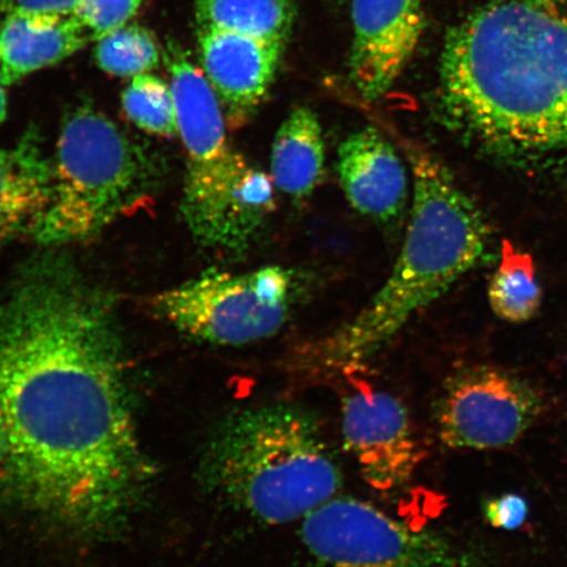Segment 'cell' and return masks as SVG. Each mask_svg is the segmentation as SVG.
Wrapping results in <instances>:
<instances>
[{"instance_id": "cell-21", "label": "cell", "mask_w": 567, "mask_h": 567, "mask_svg": "<svg viewBox=\"0 0 567 567\" xmlns=\"http://www.w3.org/2000/svg\"><path fill=\"white\" fill-rule=\"evenodd\" d=\"M142 0H82L73 18L87 32L90 40L120 30L136 16Z\"/></svg>"}, {"instance_id": "cell-8", "label": "cell", "mask_w": 567, "mask_h": 567, "mask_svg": "<svg viewBox=\"0 0 567 567\" xmlns=\"http://www.w3.org/2000/svg\"><path fill=\"white\" fill-rule=\"evenodd\" d=\"M310 555L330 567H492L435 530L414 528L370 503L336 496L302 519Z\"/></svg>"}, {"instance_id": "cell-17", "label": "cell", "mask_w": 567, "mask_h": 567, "mask_svg": "<svg viewBox=\"0 0 567 567\" xmlns=\"http://www.w3.org/2000/svg\"><path fill=\"white\" fill-rule=\"evenodd\" d=\"M293 0H197L198 30L246 35L287 47L295 25Z\"/></svg>"}, {"instance_id": "cell-7", "label": "cell", "mask_w": 567, "mask_h": 567, "mask_svg": "<svg viewBox=\"0 0 567 567\" xmlns=\"http://www.w3.org/2000/svg\"><path fill=\"white\" fill-rule=\"evenodd\" d=\"M293 295V272L281 266L239 275L209 269L155 296L152 305L183 334L215 346H244L278 334Z\"/></svg>"}, {"instance_id": "cell-12", "label": "cell", "mask_w": 567, "mask_h": 567, "mask_svg": "<svg viewBox=\"0 0 567 567\" xmlns=\"http://www.w3.org/2000/svg\"><path fill=\"white\" fill-rule=\"evenodd\" d=\"M198 45L226 123L243 126L271 89L286 47L217 30H198Z\"/></svg>"}, {"instance_id": "cell-1", "label": "cell", "mask_w": 567, "mask_h": 567, "mask_svg": "<svg viewBox=\"0 0 567 567\" xmlns=\"http://www.w3.org/2000/svg\"><path fill=\"white\" fill-rule=\"evenodd\" d=\"M115 299L63 255L0 295V492L71 534L123 529L147 491Z\"/></svg>"}, {"instance_id": "cell-10", "label": "cell", "mask_w": 567, "mask_h": 567, "mask_svg": "<svg viewBox=\"0 0 567 567\" xmlns=\"http://www.w3.org/2000/svg\"><path fill=\"white\" fill-rule=\"evenodd\" d=\"M342 434L361 476L375 491L405 486L421 464L422 451L409 411L392 394L360 390L347 396Z\"/></svg>"}, {"instance_id": "cell-11", "label": "cell", "mask_w": 567, "mask_h": 567, "mask_svg": "<svg viewBox=\"0 0 567 567\" xmlns=\"http://www.w3.org/2000/svg\"><path fill=\"white\" fill-rule=\"evenodd\" d=\"M424 0H353L351 82L367 101L393 87L424 30Z\"/></svg>"}, {"instance_id": "cell-24", "label": "cell", "mask_w": 567, "mask_h": 567, "mask_svg": "<svg viewBox=\"0 0 567 567\" xmlns=\"http://www.w3.org/2000/svg\"><path fill=\"white\" fill-rule=\"evenodd\" d=\"M7 455H9V435H7L3 416L0 413V466L3 465Z\"/></svg>"}, {"instance_id": "cell-15", "label": "cell", "mask_w": 567, "mask_h": 567, "mask_svg": "<svg viewBox=\"0 0 567 567\" xmlns=\"http://www.w3.org/2000/svg\"><path fill=\"white\" fill-rule=\"evenodd\" d=\"M89 41L73 17L6 13L0 19V81L11 86L34 71L69 59Z\"/></svg>"}, {"instance_id": "cell-6", "label": "cell", "mask_w": 567, "mask_h": 567, "mask_svg": "<svg viewBox=\"0 0 567 567\" xmlns=\"http://www.w3.org/2000/svg\"><path fill=\"white\" fill-rule=\"evenodd\" d=\"M151 184L144 152L94 106H76L62 125L52 200L34 239L54 246L94 237L136 207Z\"/></svg>"}, {"instance_id": "cell-26", "label": "cell", "mask_w": 567, "mask_h": 567, "mask_svg": "<svg viewBox=\"0 0 567 567\" xmlns=\"http://www.w3.org/2000/svg\"><path fill=\"white\" fill-rule=\"evenodd\" d=\"M522 2L536 7V9L548 11L555 0H522Z\"/></svg>"}, {"instance_id": "cell-25", "label": "cell", "mask_w": 567, "mask_h": 567, "mask_svg": "<svg viewBox=\"0 0 567 567\" xmlns=\"http://www.w3.org/2000/svg\"><path fill=\"white\" fill-rule=\"evenodd\" d=\"M4 87L3 82L0 81V125L3 124L7 116V97Z\"/></svg>"}, {"instance_id": "cell-13", "label": "cell", "mask_w": 567, "mask_h": 567, "mask_svg": "<svg viewBox=\"0 0 567 567\" xmlns=\"http://www.w3.org/2000/svg\"><path fill=\"white\" fill-rule=\"evenodd\" d=\"M337 168L340 187L360 215L389 223L405 210L408 167L392 142L375 127L353 132L340 144Z\"/></svg>"}, {"instance_id": "cell-18", "label": "cell", "mask_w": 567, "mask_h": 567, "mask_svg": "<svg viewBox=\"0 0 567 567\" xmlns=\"http://www.w3.org/2000/svg\"><path fill=\"white\" fill-rule=\"evenodd\" d=\"M488 305L502 321H530L543 303V288L532 255L508 239L502 240L499 264L487 288Z\"/></svg>"}, {"instance_id": "cell-14", "label": "cell", "mask_w": 567, "mask_h": 567, "mask_svg": "<svg viewBox=\"0 0 567 567\" xmlns=\"http://www.w3.org/2000/svg\"><path fill=\"white\" fill-rule=\"evenodd\" d=\"M53 163L34 127L0 148V240L39 230L52 200Z\"/></svg>"}, {"instance_id": "cell-5", "label": "cell", "mask_w": 567, "mask_h": 567, "mask_svg": "<svg viewBox=\"0 0 567 567\" xmlns=\"http://www.w3.org/2000/svg\"><path fill=\"white\" fill-rule=\"evenodd\" d=\"M163 60L172 76L177 133L187 153L182 215L198 244L244 251L275 210L271 176L233 147L223 105L188 53L172 41Z\"/></svg>"}, {"instance_id": "cell-20", "label": "cell", "mask_w": 567, "mask_h": 567, "mask_svg": "<svg viewBox=\"0 0 567 567\" xmlns=\"http://www.w3.org/2000/svg\"><path fill=\"white\" fill-rule=\"evenodd\" d=\"M126 116L147 133L174 137L177 133L176 105L172 84L152 74L133 76L124 91Z\"/></svg>"}, {"instance_id": "cell-19", "label": "cell", "mask_w": 567, "mask_h": 567, "mask_svg": "<svg viewBox=\"0 0 567 567\" xmlns=\"http://www.w3.org/2000/svg\"><path fill=\"white\" fill-rule=\"evenodd\" d=\"M96 42V62L105 73L133 78L151 73L159 65L157 41L140 25H125Z\"/></svg>"}, {"instance_id": "cell-4", "label": "cell", "mask_w": 567, "mask_h": 567, "mask_svg": "<svg viewBox=\"0 0 567 567\" xmlns=\"http://www.w3.org/2000/svg\"><path fill=\"white\" fill-rule=\"evenodd\" d=\"M202 478L210 493L272 526L305 519L342 487L317 416L286 402L226 416L204 452Z\"/></svg>"}, {"instance_id": "cell-16", "label": "cell", "mask_w": 567, "mask_h": 567, "mask_svg": "<svg viewBox=\"0 0 567 567\" xmlns=\"http://www.w3.org/2000/svg\"><path fill=\"white\" fill-rule=\"evenodd\" d=\"M322 125L308 106H297L275 134L269 176L276 189L293 197L313 194L324 172Z\"/></svg>"}, {"instance_id": "cell-22", "label": "cell", "mask_w": 567, "mask_h": 567, "mask_svg": "<svg viewBox=\"0 0 567 567\" xmlns=\"http://www.w3.org/2000/svg\"><path fill=\"white\" fill-rule=\"evenodd\" d=\"M484 514L494 528L514 530L527 520L528 505L520 495L505 494L488 501Z\"/></svg>"}, {"instance_id": "cell-2", "label": "cell", "mask_w": 567, "mask_h": 567, "mask_svg": "<svg viewBox=\"0 0 567 567\" xmlns=\"http://www.w3.org/2000/svg\"><path fill=\"white\" fill-rule=\"evenodd\" d=\"M445 123L484 151L567 172V24L522 0H494L446 34Z\"/></svg>"}, {"instance_id": "cell-9", "label": "cell", "mask_w": 567, "mask_h": 567, "mask_svg": "<svg viewBox=\"0 0 567 567\" xmlns=\"http://www.w3.org/2000/svg\"><path fill=\"white\" fill-rule=\"evenodd\" d=\"M540 410V396L526 381L498 368L474 367L445 382L435 416L446 446L486 451L514 444Z\"/></svg>"}, {"instance_id": "cell-23", "label": "cell", "mask_w": 567, "mask_h": 567, "mask_svg": "<svg viewBox=\"0 0 567 567\" xmlns=\"http://www.w3.org/2000/svg\"><path fill=\"white\" fill-rule=\"evenodd\" d=\"M82 0H3L0 13L24 12L35 16L73 17Z\"/></svg>"}, {"instance_id": "cell-3", "label": "cell", "mask_w": 567, "mask_h": 567, "mask_svg": "<svg viewBox=\"0 0 567 567\" xmlns=\"http://www.w3.org/2000/svg\"><path fill=\"white\" fill-rule=\"evenodd\" d=\"M406 155L413 205L392 272L357 317L303 347L297 354L303 371H344L364 363L485 258L488 229L477 205L424 147L408 142Z\"/></svg>"}]
</instances>
